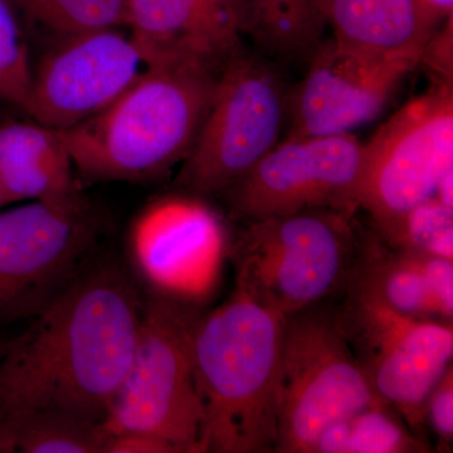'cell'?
Listing matches in <instances>:
<instances>
[{"label":"cell","mask_w":453,"mask_h":453,"mask_svg":"<svg viewBox=\"0 0 453 453\" xmlns=\"http://www.w3.org/2000/svg\"><path fill=\"white\" fill-rule=\"evenodd\" d=\"M144 292L124 259L95 257L0 357V422L50 411L105 418L138 339Z\"/></svg>","instance_id":"obj_1"},{"label":"cell","mask_w":453,"mask_h":453,"mask_svg":"<svg viewBox=\"0 0 453 453\" xmlns=\"http://www.w3.org/2000/svg\"><path fill=\"white\" fill-rule=\"evenodd\" d=\"M283 320L237 283L225 303L196 320L193 368L204 453L276 452Z\"/></svg>","instance_id":"obj_2"},{"label":"cell","mask_w":453,"mask_h":453,"mask_svg":"<svg viewBox=\"0 0 453 453\" xmlns=\"http://www.w3.org/2000/svg\"><path fill=\"white\" fill-rule=\"evenodd\" d=\"M219 73L196 65H149L103 112L57 133L73 165L89 178L160 177L192 150Z\"/></svg>","instance_id":"obj_3"},{"label":"cell","mask_w":453,"mask_h":453,"mask_svg":"<svg viewBox=\"0 0 453 453\" xmlns=\"http://www.w3.org/2000/svg\"><path fill=\"white\" fill-rule=\"evenodd\" d=\"M354 213L312 208L246 222L229 244L235 283L290 315L345 288L359 255Z\"/></svg>","instance_id":"obj_4"},{"label":"cell","mask_w":453,"mask_h":453,"mask_svg":"<svg viewBox=\"0 0 453 453\" xmlns=\"http://www.w3.org/2000/svg\"><path fill=\"white\" fill-rule=\"evenodd\" d=\"M195 306L144 294L138 339L100 423L104 437L145 432L178 453L203 451V410L193 368Z\"/></svg>","instance_id":"obj_5"},{"label":"cell","mask_w":453,"mask_h":453,"mask_svg":"<svg viewBox=\"0 0 453 453\" xmlns=\"http://www.w3.org/2000/svg\"><path fill=\"white\" fill-rule=\"evenodd\" d=\"M380 403L386 402L357 362L336 309L316 305L285 316L277 375L276 452L310 453L325 428Z\"/></svg>","instance_id":"obj_6"},{"label":"cell","mask_w":453,"mask_h":453,"mask_svg":"<svg viewBox=\"0 0 453 453\" xmlns=\"http://www.w3.org/2000/svg\"><path fill=\"white\" fill-rule=\"evenodd\" d=\"M288 113L281 76L265 57L240 47L222 68L210 110L175 184L220 196L279 142Z\"/></svg>","instance_id":"obj_7"},{"label":"cell","mask_w":453,"mask_h":453,"mask_svg":"<svg viewBox=\"0 0 453 453\" xmlns=\"http://www.w3.org/2000/svg\"><path fill=\"white\" fill-rule=\"evenodd\" d=\"M103 234L85 196L0 213V325L40 315L96 257Z\"/></svg>","instance_id":"obj_8"},{"label":"cell","mask_w":453,"mask_h":453,"mask_svg":"<svg viewBox=\"0 0 453 453\" xmlns=\"http://www.w3.org/2000/svg\"><path fill=\"white\" fill-rule=\"evenodd\" d=\"M453 173L452 83L437 82L402 107L363 144L354 195L377 231L434 198Z\"/></svg>","instance_id":"obj_9"},{"label":"cell","mask_w":453,"mask_h":453,"mask_svg":"<svg viewBox=\"0 0 453 453\" xmlns=\"http://www.w3.org/2000/svg\"><path fill=\"white\" fill-rule=\"evenodd\" d=\"M347 288L336 311L349 344L375 393L416 431L428 395L452 365V323L402 314L356 282Z\"/></svg>","instance_id":"obj_10"},{"label":"cell","mask_w":453,"mask_h":453,"mask_svg":"<svg viewBox=\"0 0 453 453\" xmlns=\"http://www.w3.org/2000/svg\"><path fill=\"white\" fill-rule=\"evenodd\" d=\"M229 244L219 211L181 192L140 211L127 238V266L144 294L195 306L216 288Z\"/></svg>","instance_id":"obj_11"},{"label":"cell","mask_w":453,"mask_h":453,"mask_svg":"<svg viewBox=\"0 0 453 453\" xmlns=\"http://www.w3.org/2000/svg\"><path fill=\"white\" fill-rule=\"evenodd\" d=\"M362 155L354 134L288 138L220 196L244 222L312 208L356 214Z\"/></svg>","instance_id":"obj_12"},{"label":"cell","mask_w":453,"mask_h":453,"mask_svg":"<svg viewBox=\"0 0 453 453\" xmlns=\"http://www.w3.org/2000/svg\"><path fill=\"white\" fill-rule=\"evenodd\" d=\"M146 70L130 33L101 29L58 38L33 68L23 111L56 131L95 118Z\"/></svg>","instance_id":"obj_13"},{"label":"cell","mask_w":453,"mask_h":453,"mask_svg":"<svg viewBox=\"0 0 453 453\" xmlns=\"http://www.w3.org/2000/svg\"><path fill=\"white\" fill-rule=\"evenodd\" d=\"M413 57L371 52L332 37L288 94V138L351 134L377 119L417 65Z\"/></svg>","instance_id":"obj_14"},{"label":"cell","mask_w":453,"mask_h":453,"mask_svg":"<svg viewBox=\"0 0 453 453\" xmlns=\"http://www.w3.org/2000/svg\"><path fill=\"white\" fill-rule=\"evenodd\" d=\"M125 27L146 67L188 64L220 73L242 46L238 0H127Z\"/></svg>","instance_id":"obj_15"},{"label":"cell","mask_w":453,"mask_h":453,"mask_svg":"<svg viewBox=\"0 0 453 453\" xmlns=\"http://www.w3.org/2000/svg\"><path fill=\"white\" fill-rule=\"evenodd\" d=\"M0 192L5 205L82 198L73 159L56 130L33 120L0 124Z\"/></svg>","instance_id":"obj_16"},{"label":"cell","mask_w":453,"mask_h":453,"mask_svg":"<svg viewBox=\"0 0 453 453\" xmlns=\"http://www.w3.org/2000/svg\"><path fill=\"white\" fill-rule=\"evenodd\" d=\"M329 25L342 43L417 59L437 31L414 0H329Z\"/></svg>","instance_id":"obj_17"},{"label":"cell","mask_w":453,"mask_h":453,"mask_svg":"<svg viewBox=\"0 0 453 453\" xmlns=\"http://www.w3.org/2000/svg\"><path fill=\"white\" fill-rule=\"evenodd\" d=\"M243 35L266 55L310 61L329 25V0H238Z\"/></svg>","instance_id":"obj_18"},{"label":"cell","mask_w":453,"mask_h":453,"mask_svg":"<svg viewBox=\"0 0 453 453\" xmlns=\"http://www.w3.org/2000/svg\"><path fill=\"white\" fill-rule=\"evenodd\" d=\"M100 425L73 414L35 411L0 422V453H103Z\"/></svg>","instance_id":"obj_19"},{"label":"cell","mask_w":453,"mask_h":453,"mask_svg":"<svg viewBox=\"0 0 453 453\" xmlns=\"http://www.w3.org/2000/svg\"><path fill=\"white\" fill-rule=\"evenodd\" d=\"M429 452L412 429L387 403L374 404L334 422L321 432L310 453Z\"/></svg>","instance_id":"obj_20"},{"label":"cell","mask_w":453,"mask_h":453,"mask_svg":"<svg viewBox=\"0 0 453 453\" xmlns=\"http://www.w3.org/2000/svg\"><path fill=\"white\" fill-rule=\"evenodd\" d=\"M14 12L58 40L68 35L122 28L127 0H7Z\"/></svg>","instance_id":"obj_21"},{"label":"cell","mask_w":453,"mask_h":453,"mask_svg":"<svg viewBox=\"0 0 453 453\" xmlns=\"http://www.w3.org/2000/svg\"><path fill=\"white\" fill-rule=\"evenodd\" d=\"M377 232L392 249L453 259V207L436 196Z\"/></svg>","instance_id":"obj_22"},{"label":"cell","mask_w":453,"mask_h":453,"mask_svg":"<svg viewBox=\"0 0 453 453\" xmlns=\"http://www.w3.org/2000/svg\"><path fill=\"white\" fill-rule=\"evenodd\" d=\"M33 67L13 8L0 0V101L25 110Z\"/></svg>","instance_id":"obj_23"},{"label":"cell","mask_w":453,"mask_h":453,"mask_svg":"<svg viewBox=\"0 0 453 453\" xmlns=\"http://www.w3.org/2000/svg\"><path fill=\"white\" fill-rule=\"evenodd\" d=\"M416 256L427 282L438 320L452 323L453 259L425 255V253H416Z\"/></svg>","instance_id":"obj_24"},{"label":"cell","mask_w":453,"mask_h":453,"mask_svg":"<svg viewBox=\"0 0 453 453\" xmlns=\"http://www.w3.org/2000/svg\"><path fill=\"white\" fill-rule=\"evenodd\" d=\"M426 421L446 447L453 440V369L452 365L437 381L426 403Z\"/></svg>","instance_id":"obj_25"},{"label":"cell","mask_w":453,"mask_h":453,"mask_svg":"<svg viewBox=\"0 0 453 453\" xmlns=\"http://www.w3.org/2000/svg\"><path fill=\"white\" fill-rule=\"evenodd\" d=\"M426 65L438 76V82H449L452 77V17L442 31L434 32L423 50L419 64Z\"/></svg>","instance_id":"obj_26"},{"label":"cell","mask_w":453,"mask_h":453,"mask_svg":"<svg viewBox=\"0 0 453 453\" xmlns=\"http://www.w3.org/2000/svg\"><path fill=\"white\" fill-rule=\"evenodd\" d=\"M103 453H178V449L154 434L125 432L105 437Z\"/></svg>","instance_id":"obj_27"},{"label":"cell","mask_w":453,"mask_h":453,"mask_svg":"<svg viewBox=\"0 0 453 453\" xmlns=\"http://www.w3.org/2000/svg\"><path fill=\"white\" fill-rule=\"evenodd\" d=\"M423 19L438 29L443 19L452 17L453 0H414Z\"/></svg>","instance_id":"obj_28"},{"label":"cell","mask_w":453,"mask_h":453,"mask_svg":"<svg viewBox=\"0 0 453 453\" xmlns=\"http://www.w3.org/2000/svg\"><path fill=\"white\" fill-rule=\"evenodd\" d=\"M9 342H11V339L0 338V357H2L3 354L7 350Z\"/></svg>","instance_id":"obj_29"},{"label":"cell","mask_w":453,"mask_h":453,"mask_svg":"<svg viewBox=\"0 0 453 453\" xmlns=\"http://www.w3.org/2000/svg\"><path fill=\"white\" fill-rule=\"evenodd\" d=\"M5 207L4 198H3L2 192H0V208Z\"/></svg>","instance_id":"obj_30"}]
</instances>
